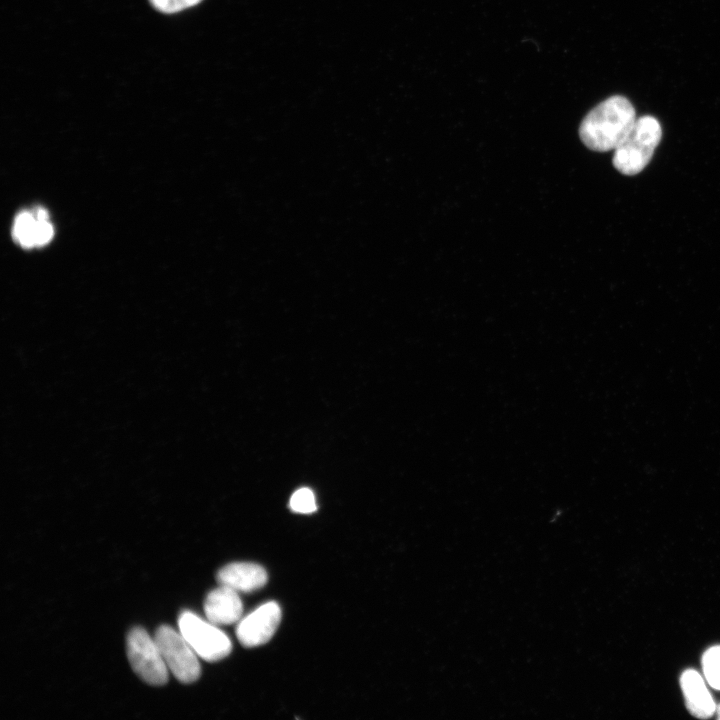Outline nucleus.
I'll list each match as a JSON object with an SVG mask.
<instances>
[{
    "instance_id": "nucleus-3",
    "label": "nucleus",
    "mask_w": 720,
    "mask_h": 720,
    "mask_svg": "<svg viewBox=\"0 0 720 720\" xmlns=\"http://www.w3.org/2000/svg\"><path fill=\"white\" fill-rule=\"evenodd\" d=\"M178 627L195 653L205 661L221 660L231 652L229 637L215 624L203 620L190 611L180 614Z\"/></svg>"
},
{
    "instance_id": "nucleus-14",
    "label": "nucleus",
    "mask_w": 720,
    "mask_h": 720,
    "mask_svg": "<svg viewBox=\"0 0 720 720\" xmlns=\"http://www.w3.org/2000/svg\"><path fill=\"white\" fill-rule=\"evenodd\" d=\"M187 8L197 5L201 0H183Z\"/></svg>"
},
{
    "instance_id": "nucleus-7",
    "label": "nucleus",
    "mask_w": 720,
    "mask_h": 720,
    "mask_svg": "<svg viewBox=\"0 0 720 720\" xmlns=\"http://www.w3.org/2000/svg\"><path fill=\"white\" fill-rule=\"evenodd\" d=\"M53 234L54 230L48 221V213L43 208H37L33 212L19 213L12 228L14 240L26 248L47 244Z\"/></svg>"
},
{
    "instance_id": "nucleus-12",
    "label": "nucleus",
    "mask_w": 720,
    "mask_h": 720,
    "mask_svg": "<svg viewBox=\"0 0 720 720\" xmlns=\"http://www.w3.org/2000/svg\"><path fill=\"white\" fill-rule=\"evenodd\" d=\"M289 506L292 511L308 514L317 509L314 493L309 488H300L293 493Z\"/></svg>"
},
{
    "instance_id": "nucleus-10",
    "label": "nucleus",
    "mask_w": 720,
    "mask_h": 720,
    "mask_svg": "<svg viewBox=\"0 0 720 720\" xmlns=\"http://www.w3.org/2000/svg\"><path fill=\"white\" fill-rule=\"evenodd\" d=\"M680 684L686 707L693 716L705 719L715 713L716 704L697 671L685 670L681 675Z\"/></svg>"
},
{
    "instance_id": "nucleus-13",
    "label": "nucleus",
    "mask_w": 720,
    "mask_h": 720,
    "mask_svg": "<svg viewBox=\"0 0 720 720\" xmlns=\"http://www.w3.org/2000/svg\"><path fill=\"white\" fill-rule=\"evenodd\" d=\"M152 6L163 13H176L187 8L183 0H149Z\"/></svg>"
},
{
    "instance_id": "nucleus-6",
    "label": "nucleus",
    "mask_w": 720,
    "mask_h": 720,
    "mask_svg": "<svg viewBox=\"0 0 720 720\" xmlns=\"http://www.w3.org/2000/svg\"><path fill=\"white\" fill-rule=\"evenodd\" d=\"M280 620L279 605L273 601L267 602L239 621L236 636L245 647L265 644L274 635Z\"/></svg>"
},
{
    "instance_id": "nucleus-1",
    "label": "nucleus",
    "mask_w": 720,
    "mask_h": 720,
    "mask_svg": "<svg viewBox=\"0 0 720 720\" xmlns=\"http://www.w3.org/2000/svg\"><path fill=\"white\" fill-rule=\"evenodd\" d=\"M636 119L631 102L623 96L614 95L599 103L584 117L579 127V136L584 145L593 151L615 150Z\"/></svg>"
},
{
    "instance_id": "nucleus-8",
    "label": "nucleus",
    "mask_w": 720,
    "mask_h": 720,
    "mask_svg": "<svg viewBox=\"0 0 720 720\" xmlns=\"http://www.w3.org/2000/svg\"><path fill=\"white\" fill-rule=\"evenodd\" d=\"M204 612L211 623L229 625L240 621L243 605L237 591L220 585L207 595Z\"/></svg>"
},
{
    "instance_id": "nucleus-11",
    "label": "nucleus",
    "mask_w": 720,
    "mask_h": 720,
    "mask_svg": "<svg viewBox=\"0 0 720 720\" xmlns=\"http://www.w3.org/2000/svg\"><path fill=\"white\" fill-rule=\"evenodd\" d=\"M702 668L709 685L720 690V646H713L703 654Z\"/></svg>"
},
{
    "instance_id": "nucleus-5",
    "label": "nucleus",
    "mask_w": 720,
    "mask_h": 720,
    "mask_svg": "<svg viewBox=\"0 0 720 720\" xmlns=\"http://www.w3.org/2000/svg\"><path fill=\"white\" fill-rule=\"evenodd\" d=\"M155 641L167 668L182 683H192L200 676L197 654L179 632L163 625L155 633Z\"/></svg>"
},
{
    "instance_id": "nucleus-9",
    "label": "nucleus",
    "mask_w": 720,
    "mask_h": 720,
    "mask_svg": "<svg viewBox=\"0 0 720 720\" xmlns=\"http://www.w3.org/2000/svg\"><path fill=\"white\" fill-rule=\"evenodd\" d=\"M268 580L266 570L255 563H231L217 573L220 585L227 586L237 592H252L263 587Z\"/></svg>"
},
{
    "instance_id": "nucleus-4",
    "label": "nucleus",
    "mask_w": 720,
    "mask_h": 720,
    "mask_svg": "<svg viewBox=\"0 0 720 720\" xmlns=\"http://www.w3.org/2000/svg\"><path fill=\"white\" fill-rule=\"evenodd\" d=\"M127 655L134 672L146 683L164 685L168 668L155 639L140 628H133L127 636Z\"/></svg>"
},
{
    "instance_id": "nucleus-2",
    "label": "nucleus",
    "mask_w": 720,
    "mask_h": 720,
    "mask_svg": "<svg viewBox=\"0 0 720 720\" xmlns=\"http://www.w3.org/2000/svg\"><path fill=\"white\" fill-rule=\"evenodd\" d=\"M661 137V125L656 118L649 115L637 118L614 150V167L624 175L638 174L650 162Z\"/></svg>"
},
{
    "instance_id": "nucleus-15",
    "label": "nucleus",
    "mask_w": 720,
    "mask_h": 720,
    "mask_svg": "<svg viewBox=\"0 0 720 720\" xmlns=\"http://www.w3.org/2000/svg\"><path fill=\"white\" fill-rule=\"evenodd\" d=\"M715 713H716L717 718L720 719V704L716 706Z\"/></svg>"
}]
</instances>
